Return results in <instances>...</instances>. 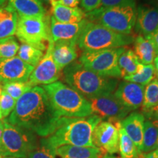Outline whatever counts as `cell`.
Masks as SVG:
<instances>
[{
    "label": "cell",
    "mask_w": 158,
    "mask_h": 158,
    "mask_svg": "<svg viewBox=\"0 0 158 158\" xmlns=\"http://www.w3.org/2000/svg\"><path fill=\"white\" fill-rule=\"evenodd\" d=\"M19 45L14 37L0 41V59H8L15 56Z\"/></svg>",
    "instance_id": "obj_31"
},
{
    "label": "cell",
    "mask_w": 158,
    "mask_h": 158,
    "mask_svg": "<svg viewBox=\"0 0 158 158\" xmlns=\"http://www.w3.org/2000/svg\"><path fill=\"white\" fill-rule=\"evenodd\" d=\"M143 112L147 118H150V119H153V121L154 120H157L158 121V105L149 110H143Z\"/></svg>",
    "instance_id": "obj_37"
},
{
    "label": "cell",
    "mask_w": 158,
    "mask_h": 158,
    "mask_svg": "<svg viewBox=\"0 0 158 158\" xmlns=\"http://www.w3.org/2000/svg\"><path fill=\"white\" fill-rule=\"evenodd\" d=\"M134 37L122 35L98 23L88 21L79 36L77 45L83 51L122 48L133 43Z\"/></svg>",
    "instance_id": "obj_6"
},
{
    "label": "cell",
    "mask_w": 158,
    "mask_h": 158,
    "mask_svg": "<svg viewBox=\"0 0 158 158\" xmlns=\"http://www.w3.org/2000/svg\"><path fill=\"white\" fill-rule=\"evenodd\" d=\"M54 44V42L51 38L48 41L46 53L29 76V81L33 86L53 84L56 82L61 76V70L58 68L52 56Z\"/></svg>",
    "instance_id": "obj_11"
},
{
    "label": "cell",
    "mask_w": 158,
    "mask_h": 158,
    "mask_svg": "<svg viewBox=\"0 0 158 158\" xmlns=\"http://www.w3.org/2000/svg\"><path fill=\"white\" fill-rule=\"evenodd\" d=\"M19 17L45 18L46 11L40 0H8Z\"/></svg>",
    "instance_id": "obj_21"
},
{
    "label": "cell",
    "mask_w": 158,
    "mask_h": 158,
    "mask_svg": "<svg viewBox=\"0 0 158 158\" xmlns=\"http://www.w3.org/2000/svg\"><path fill=\"white\" fill-rule=\"evenodd\" d=\"M76 45L77 43L70 41H57L54 43L52 56L61 71L76 59L78 56Z\"/></svg>",
    "instance_id": "obj_18"
},
{
    "label": "cell",
    "mask_w": 158,
    "mask_h": 158,
    "mask_svg": "<svg viewBox=\"0 0 158 158\" xmlns=\"http://www.w3.org/2000/svg\"><path fill=\"white\" fill-rule=\"evenodd\" d=\"M158 148V138H157V147H156V149Z\"/></svg>",
    "instance_id": "obj_47"
},
{
    "label": "cell",
    "mask_w": 158,
    "mask_h": 158,
    "mask_svg": "<svg viewBox=\"0 0 158 158\" xmlns=\"http://www.w3.org/2000/svg\"><path fill=\"white\" fill-rule=\"evenodd\" d=\"M157 4H158V0H157Z\"/></svg>",
    "instance_id": "obj_50"
},
{
    "label": "cell",
    "mask_w": 158,
    "mask_h": 158,
    "mask_svg": "<svg viewBox=\"0 0 158 158\" xmlns=\"http://www.w3.org/2000/svg\"><path fill=\"white\" fill-rule=\"evenodd\" d=\"M18 20L17 13L8 4L0 7V41L15 35Z\"/></svg>",
    "instance_id": "obj_22"
},
{
    "label": "cell",
    "mask_w": 158,
    "mask_h": 158,
    "mask_svg": "<svg viewBox=\"0 0 158 158\" xmlns=\"http://www.w3.org/2000/svg\"><path fill=\"white\" fill-rule=\"evenodd\" d=\"M40 1H43V2H49V3H50V2L51 1V0H40Z\"/></svg>",
    "instance_id": "obj_45"
},
{
    "label": "cell",
    "mask_w": 158,
    "mask_h": 158,
    "mask_svg": "<svg viewBox=\"0 0 158 158\" xmlns=\"http://www.w3.org/2000/svg\"><path fill=\"white\" fill-rule=\"evenodd\" d=\"M16 101L5 91L0 95V109L3 117H7L13 111L16 105Z\"/></svg>",
    "instance_id": "obj_33"
},
{
    "label": "cell",
    "mask_w": 158,
    "mask_h": 158,
    "mask_svg": "<svg viewBox=\"0 0 158 158\" xmlns=\"http://www.w3.org/2000/svg\"><path fill=\"white\" fill-rule=\"evenodd\" d=\"M133 2H135V0H101L100 7H110Z\"/></svg>",
    "instance_id": "obj_35"
},
{
    "label": "cell",
    "mask_w": 158,
    "mask_h": 158,
    "mask_svg": "<svg viewBox=\"0 0 158 158\" xmlns=\"http://www.w3.org/2000/svg\"><path fill=\"white\" fill-rule=\"evenodd\" d=\"M101 121V118L94 114L84 118L63 117L54 133L42 141L54 149L64 145L94 147L92 133Z\"/></svg>",
    "instance_id": "obj_2"
},
{
    "label": "cell",
    "mask_w": 158,
    "mask_h": 158,
    "mask_svg": "<svg viewBox=\"0 0 158 158\" xmlns=\"http://www.w3.org/2000/svg\"><path fill=\"white\" fill-rule=\"evenodd\" d=\"M34 67L21 60L19 56L0 59V79L4 83L28 81Z\"/></svg>",
    "instance_id": "obj_13"
},
{
    "label": "cell",
    "mask_w": 158,
    "mask_h": 158,
    "mask_svg": "<svg viewBox=\"0 0 158 158\" xmlns=\"http://www.w3.org/2000/svg\"><path fill=\"white\" fill-rule=\"evenodd\" d=\"M62 5L70 7H77L80 4L81 0H59Z\"/></svg>",
    "instance_id": "obj_38"
},
{
    "label": "cell",
    "mask_w": 158,
    "mask_h": 158,
    "mask_svg": "<svg viewBox=\"0 0 158 158\" xmlns=\"http://www.w3.org/2000/svg\"><path fill=\"white\" fill-rule=\"evenodd\" d=\"M158 105V79L155 78L144 89L143 110H149Z\"/></svg>",
    "instance_id": "obj_29"
},
{
    "label": "cell",
    "mask_w": 158,
    "mask_h": 158,
    "mask_svg": "<svg viewBox=\"0 0 158 158\" xmlns=\"http://www.w3.org/2000/svg\"><path fill=\"white\" fill-rule=\"evenodd\" d=\"M54 19L61 23H78L85 19V13L79 7H70L62 5L59 0L50 2Z\"/></svg>",
    "instance_id": "obj_19"
},
{
    "label": "cell",
    "mask_w": 158,
    "mask_h": 158,
    "mask_svg": "<svg viewBox=\"0 0 158 158\" xmlns=\"http://www.w3.org/2000/svg\"><path fill=\"white\" fill-rule=\"evenodd\" d=\"M43 56V51L25 43H22L21 46H19L18 51V56L27 64L34 68L39 64Z\"/></svg>",
    "instance_id": "obj_26"
},
{
    "label": "cell",
    "mask_w": 158,
    "mask_h": 158,
    "mask_svg": "<svg viewBox=\"0 0 158 158\" xmlns=\"http://www.w3.org/2000/svg\"><path fill=\"white\" fill-rule=\"evenodd\" d=\"M4 131L0 156L5 157L27 158L29 153L37 147L35 133L25 128L13 125L4 120Z\"/></svg>",
    "instance_id": "obj_7"
},
{
    "label": "cell",
    "mask_w": 158,
    "mask_h": 158,
    "mask_svg": "<svg viewBox=\"0 0 158 158\" xmlns=\"http://www.w3.org/2000/svg\"><path fill=\"white\" fill-rule=\"evenodd\" d=\"M3 118V116H2V111H1V109H0V120L2 119V118Z\"/></svg>",
    "instance_id": "obj_46"
},
{
    "label": "cell",
    "mask_w": 158,
    "mask_h": 158,
    "mask_svg": "<svg viewBox=\"0 0 158 158\" xmlns=\"http://www.w3.org/2000/svg\"><path fill=\"white\" fill-rule=\"evenodd\" d=\"M126 48L84 51L79 62L85 68L104 78H121L118 59Z\"/></svg>",
    "instance_id": "obj_8"
},
{
    "label": "cell",
    "mask_w": 158,
    "mask_h": 158,
    "mask_svg": "<svg viewBox=\"0 0 158 158\" xmlns=\"http://www.w3.org/2000/svg\"><path fill=\"white\" fill-rule=\"evenodd\" d=\"M0 157H1V156H0Z\"/></svg>",
    "instance_id": "obj_53"
},
{
    "label": "cell",
    "mask_w": 158,
    "mask_h": 158,
    "mask_svg": "<svg viewBox=\"0 0 158 158\" xmlns=\"http://www.w3.org/2000/svg\"><path fill=\"white\" fill-rule=\"evenodd\" d=\"M157 78V79H158V78Z\"/></svg>",
    "instance_id": "obj_52"
},
{
    "label": "cell",
    "mask_w": 158,
    "mask_h": 158,
    "mask_svg": "<svg viewBox=\"0 0 158 158\" xmlns=\"http://www.w3.org/2000/svg\"><path fill=\"white\" fill-rule=\"evenodd\" d=\"M6 1H7V0H0V7H1V6H2L3 5H5Z\"/></svg>",
    "instance_id": "obj_42"
},
{
    "label": "cell",
    "mask_w": 158,
    "mask_h": 158,
    "mask_svg": "<svg viewBox=\"0 0 158 158\" xmlns=\"http://www.w3.org/2000/svg\"><path fill=\"white\" fill-rule=\"evenodd\" d=\"M0 158H2V157H0Z\"/></svg>",
    "instance_id": "obj_51"
},
{
    "label": "cell",
    "mask_w": 158,
    "mask_h": 158,
    "mask_svg": "<svg viewBox=\"0 0 158 158\" xmlns=\"http://www.w3.org/2000/svg\"><path fill=\"white\" fill-rule=\"evenodd\" d=\"M88 20L84 19L78 23H61L56 21L54 17L51 19L50 32L54 42L70 41L77 43L81 33L84 28Z\"/></svg>",
    "instance_id": "obj_15"
},
{
    "label": "cell",
    "mask_w": 158,
    "mask_h": 158,
    "mask_svg": "<svg viewBox=\"0 0 158 158\" xmlns=\"http://www.w3.org/2000/svg\"><path fill=\"white\" fill-rule=\"evenodd\" d=\"M43 88L62 117L84 118L92 115L89 101L68 85L56 81Z\"/></svg>",
    "instance_id": "obj_4"
},
{
    "label": "cell",
    "mask_w": 158,
    "mask_h": 158,
    "mask_svg": "<svg viewBox=\"0 0 158 158\" xmlns=\"http://www.w3.org/2000/svg\"><path fill=\"white\" fill-rule=\"evenodd\" d=\"M3 158H14V157H3Z\"/></svg>",
    "instance_id": "obj_48"
},
{
    "label": "cell",
    "mask_w": 158,
    "mask_h": 158,
    "mask_svg": "<svg viewBox=\"0 0 158 158\" xmlns=\"http://www.w3.org/2000/svg\"><path fill=\"white\" fill-rule=\"evenodd\" d=\"M119 140H118V150L123 158H134L141 154L133 140L126 133L123 128L118 130Z\"/></svg>",
    "instance_id": "obj_28"
},
{
    "label": "cell",
    "mask_w": 158,
    "mask_h": 158,
    "mask_svg": "<svg viewBox=\"0 0 158 158\" xmlns=\"http://www.w3.org/2000/svg\"><path fill=\"white\" fill-rule=\"evenodd\" d=\"M101 0H81L82 7L86 13L95 10L100 6Z\"/></svg>",
    "instance_id": "obj_34"
},
{
    "label": "cell",
    "mask_w": 158,
    "mask_h": 158,
    "mask_svg": "<svg viewBox=\"0 0 158 158\" xmlns=\"http://www.w3.org/2000/svg\"><path fill=\"white\" fill-rule=\"evenodd\" d=\"M3 131H4V123L3 122L0 121V145H1Z\"/></svg>",
    "instance_id": "obj_41"
},
{
    "label": "cell",
    "mask_w": 158,
    "mask_h": 158,
    "mask_svg": "<svg viewBox=\"0 0 158 158\" xmlns=\"http://www.w3.org/2000/svg\"><path fill=\"white\" fill-rule=\"evenodd\" d=\"M33 86H34L29 81L26 82H8L5 83L2 85L3 91L7 92L15 100H19L23 94L31 89Z\"/></svg>",
    "instance_id": "obj_30"
},
{
    "label": "cell",
    "mask_w": 158,
    "mask_h": 158,
    "mask_svg": "<svg viewBox=\"0 0 158 158\" xmlns=\"http://www.w3.org/2000/svg\"><path fill=\"white\" fill-rule=\"evenodd\" d=\"M143 158H158V148L147 153H141L139 155Z\"/></svg>",
    "instance_id": "obj_39"
},
{
    "label": "cell",
    "mask_w": 158,
    "mask_h": 158,
    "mask_svg": "<svg viewBox=\"0 0 158 158\" xmlns=\"http://www.w3.org/2000/svg\"><path fill=\"white\" fill-rule=\"evenodd\" d=\"M118 63L122 78L136 73L141 64L134 51L127 48L119 56Z\"/></svg>",
    "instance_id": "obj_24"
},
{
    "label": "cell",
    "mask_w": 158,
    "mask_h": 158,
    "mask_svg": "<svg viewBox=\"0 0 158 158\" xmlns=\"http://www.w3.org/2000/svg\"><path fill=\"white\" fill-rule=\"evenodd\" d=\"M55 149L49 147L44 141H41L40 145L33 149L27 158H56Z\"/></svg>",
    "instance_id": "obj_32"
},
{
    "label": "cell",
    "mask_w": 158,
    "mask_h": 158,
    "mask_svg": "<svg viewBox=\"0 0 158 158\" xmlns=\"http://www.w3.org/2000/svg\"><path fill=\"white\" fill-rule=\"evenodd\" d=\"M62 118L54 109L44 89L35 86L17 100L7 121L37 135L48 137L59 127Z\"/></svg>",
    "instance_id": "obj_1"
},
{
    "label": "cell",
    "mask_w": 158,
    "mask_h": 158,
    "mask_svg": "<svg viewBox=\"0 0 158 158\" xmlns=\"http://www.w3.org/2000/svg\"><path fill=\"white\" fill-rule=\"evenodd\" d=\"M102 158H114V157H112V156H110V155H106L103 156V157H102Z\"/></svg>",
    "instance_id": "obj_43"
},
{
    "label": "cell",
    "mask_w": 158,
    "mask_h": 158,
    "mask_svg": "<svg viewBox=\"0 0 158 158\" xmlns=\"http://www.w3.org/2000/svg\"><path fill=\"white\" fill-rule=\"evenodd\" d=\"M135 27L143 36H147L158 29V7L139 6L136 10Z\"/></svg>",
    "instance_id": "obj_16"
},
{
    "label": "cell",
    "mask_w": 158,
    "mask_h": 158,
    "mask_svg": "<svg viewBox=\"0 0 158 158\" xmlns=\"http://www.w3.org/2000/svg\"><path fill=\"white\" fill-rule=\"evenodd\" d=\"M144 89L142 85L124 81L118 84L114 95L125 107L135 110L143 104Z\"/></svg>",
    "instance_id": "obj_14"
},
{
    "label": "cell",
    "mask_w": 158,
    "mask_h": 158,
    "mask_svg": "<svg viewBox=\"0 0 158 158\" xmlns=\"http://www.w3.org/2000/svg\"><path fill=\"white\" fill-rule=\"evenodd\" d=\"M85 19L119 34L130 35L135 25V2L110 7H100L85 13Z\"/></svg>",
    "instance_id": "obj_5"
},
{
    "label": "cell",
    "mask_w": 158,
    "mask_h": 158,
    "mask_svg": "<svg viewBox=\"0 0 158 158\" xmlns=\"http://www.w3.org/2000/svg\"><path fill=\"white\" fill-rule=\"evenodd\" d=\"M144 37L151 41L154 45V48L155 49L156 54L158 55V29H157L155 31H154L152 34Z\"/></svg>",
    "instance_id": "obj_36"
},
{
    "label": "cell",
    "mask_w": 158,
    "mask_h": 158,
    "mask_svg": "<svg viewBox=\"0 0 158 158\" xmlns=\"http://www.w3.org/2000/svg\"><path fill=\"white\" fill-rule=\"evenodd\" d=\"M118 130L113 123L108 121L99 122L92 133V142L94 147L101 149L105 154L113 155L117 153L119 149Z\"/></svg>",
    "instance_id": "obj_12"
},
{
    "label": "cell",
    "mask_w": 158,
    "mask_h": 158,
    "mask_svg": "<svg viewBox=\"0 0 158 158\" xmlns=\"http://www.w3.org/2000/svg\"><path fill=\"white\" fill-rule=\"evenodd\" d=\"M48 19L45 18L19 17L15 35L22 43L44 51L45 43L51 39Z\"/></svg>",
    "instance_id": "obj_9"
},
{
    "label": "cell",
    "mask_w": 158,
    "mask_h": 158,
    "mask_svg": "<svg viewBox=\"0 0 158 158\" xmlns=\"http://www.w3.org/2000/svg\"><path fill=\"white\" fill-rule=\"evenodd\" d=\"M134 53L139 62L143 64H152L157 56L151 41L143 35H138L134 39Z\"/></svg>",
    "instance_id": "obj_23"
},
{
    "label": "cell",
    "mask_w": 158,
    "mask_h": 158,
    "mask_svg": "<svg viewBox=\"0 0 158 158\" xmlns=\"http://www.w3.org/2000/svg\"><path fill=\"white\" fill-rule=\"evenodd\" d=\"M0 83H2V81H1V79H0Z\"/></svg>",
    "instance_id": "obj_49"
},
{
    "label": "cell",
    "mask_w": 158,
    "mask_h": 158,
    "mask_svg": "<svg viewBox=\"0 0 158 158\" xmlns=\"http://www.w3.org/2000/svg\"><path fill=\"white\" fill-rule=\"evenodd\" d=\"M92 114L108 122L120 121L128 115L131 110L123 106L113 94L89 99Z\"/></svg>",
    "instance_id": "obj_10"
},
{
    "label": "cell",
    "mask_w": 158,
    "mask_h": 158,
    "mask_svg": "<svg viewBox=\"0 0 158 158\" xmlns=\"http://www.w3.org/2000/svg\"><path fill=\"white\" fill-rule=\"evenodd\" d=\"M63 79L71 88L87 100L112 94L118 81L104 78L85 68L80 62H73L63 69Z\"/></svg>",
    "instance_id": "obj_3"
},
{
    "label": "cell",
    "mask_w": 158,
    "mask_h": 158,
    "mask_svg": "<svg viewBox=\"0 0 158 158\" xmlns=\"http://www.w3.org/2000/svg\"><path fill=\"white\" fill-rule=\"evenodd\" d=\"M154 66L155 68V72H156V76L158 78V55L155 56V59H154Z\"/></svg>",
    "instance_id": "obj_40"
},
{
    "label": "cell",
    "mask_w": 158,
    "mask_h": 158,
    "mask_svg": "<svg viewBox=\"0 0 158 158\" xmlns=\"http://www.w3.org/2000/svg\"><path fill=\"white\" fill-rule=\"evenodd\" d=\"M59 158H102L105 154L96 147H78L64 145L55 149Z\"/></svg>",
    "instance_id": "obj_20"
},
{
    "label": "cell",
    "mask_w": 158,
    "mask_h": 158,
    "mask_svg": "<svg viewBox=\"0 0 158 158\" xmlns=\"http://www.w3.org/2000/svg\"><path fill=\"white\" fill-rule=\"evenodd\" d=\"M158 138V128L156 127L151 121L144 122L143 143L141 153H147L153 151L157 147Z\"/></svg>",
    "instance_id": "obj_27"
},
{
    "label": "cell",
    "mask_w": 158,
    "mask_h": 158,
    "mask_svg": "<svg viewBox=\"0 0 158 158\" xmlns=\"http://www.w3.org/2000/svg\"><path fill=\"white\" fill-rule=\"evenodd\" d=\"M155 77L156 72L154 64H143L141 63L136 73L125 76L123 78L126 81L135 83L145 86L155 79Z\"/></svg>",
    "instance_id": "obj_25"
},
{
    "label": "cell",
    "mask_w": 158,
    "mask_h": 158,
    "mask_svg": "<svg viewBox=\"0 0 158 158\" xmlns=\"http://www.w3.org/2000/svg\"><path fill=\"white\" fill-rule=\"evenodd\" d=\"M2 91H3L2 86V85H0V95H1V94H2Z\"/></svg>",
    "instance_id": "obj_44"
},
{
    "label": "cell",
    "mask_w": 158,
    "mask_h": 158,
    "mask_svg": "<svg viewBox=\"0 0 158 158\" xmlns=\"http://www.w3.org/2000/svg\"><path fill=\"white\" fill-rule=\"evenodd\" d=\"M144 122V115L138 112H133L120 122L121 127L123 128L126 133L133 140L140 152L143 143Z\"/></svg>",
    "instance_id": "obj_17"
}]
</instances>
